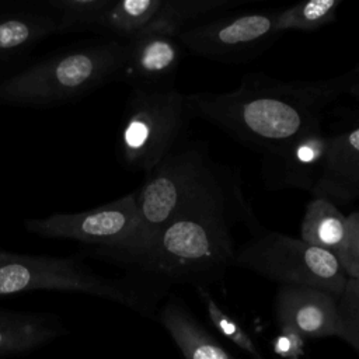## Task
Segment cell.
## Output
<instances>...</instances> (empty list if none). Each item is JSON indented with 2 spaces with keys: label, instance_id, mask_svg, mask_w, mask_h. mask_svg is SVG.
Segmentation results:
<instances>
[{
  "label": "cell",
  "instance_id": "obj_4",
  "mask_svg": "<svg viewBox=\"0 0 359 359\" xmlns=\"http://www.w3.org/2000/svg\"><path fill=\"white\" fill-rule=\"evenodd\" d=\"M231 185L199 146L184 143L170 153L146 174L143 184L135 191L150 251L161 229L178 212Z\"/></svg>",
  "mask_w": 359,
  "mask_h": 359
},
{
  "label": "cell",
  "instance_id": "obj_27",
  "mask_svg": "<svg viewBox=\"0 0 359 359\" xmlns=\"http://www.w3.org/2000/svg\"><path fill=\"white\" fill-rule=\"evenodd\" d=\"M1 251H3V250H1V248H0V252H1Z\"/></svg>",
  "mask_w": 359,
  "mask_h": 359
},
{
  "label": "cell",
  "instance_id": "obj_5",
  "mask_svg": "<svg viewBox=\"0 0 359 359\" xmlns=\"http://www.w3.org/2000/svg\"><path fill=\"white\" fill-rule=\"evenodd\" d=\"M191 114L175 87L132 90L116 140L121 163L147 174L185 143Z\"/></svg>",
  "mask_w": 359,
  "mask_h": 359
},
{
  "label": "cell",
  "instance_id": "obj_25",
  "mask_svg": "<svg viewBox=\"0 0 359 359\" xmlns=\"http://www.w3.org/2000/svg\"><path fill=\"white\" fill-rule=\"evenodd\" d=\"M348 93H351L353 97H356V98L359 100V79L351 86V88H349Z\"/></svg>",
  "mask_w": 359,
  "mask_h": 359
},
{
  "label": "cell",
  "instance_id": "obj_14",
  "mask_svg": "<svg viewBox=\"0 0 359 359\" xmlns=\"http://www.w3.org/2000/svg\"><path fill=\"white\" fill-rule=\"evenodd\" d=\"M56 34L50 11L0 10V65L10 63Z\"/></svg>",
  "mask_w": 359,
  "mask_h": 359
},
{
  "label": "cell",
  "instance_id": "obj_10",
  "mask_svg": "<svg viewBox=\"0 0 359 359\" xmlns=\"http://www.w3.org/2000/svg\"><path fill=\"white\" fill-rule=\"evenodd\" d=\"M331 135L313 128L282 149L262 154V180L268 189H300L311 194L325 164Z\"/></svg>",
  "mask_w": 359,
  "mask_h": 359
},
{
  "label": "cell",
  "instance_id": "obj_24",
  "mask_svg": "<svg viewBox=\"0 0 359 359\" xmlns=\"http://www.w3.org/2000/svg\"><path fill=\"white\" fill-rule=\"evenodd\" d=\"M304 339L294 330L280 327L279 334L272 341V348L283 359H299L304 352Z\"/></svg>",
  "mask_w": 359,
  "mask_h": 359
},
{
  "label": "cell",
  "instance_id": "obj_17",
  "mask_svg": "<svg viewBox=\"0 0 359 359\" xmlns=\"http://www.w3.org/2000/svg\"><path fill=\"white\" fill-rule=\"evenodd\" d=\"M348 236V216L328 199L313 198L304 210L300 227V240L325 250L335 257Z\"/></svg>",
  "mask_w": 359,
  "mask_h": 359
},
{
  "label": "cell",
  "instance_id": "obj_2",
  "mask_svg": "<svg viewBox=\"0 0 359 359\" xmlns=\"http://www.w3.org/2000/svg\"><path fill=\"white\" fill-rule=\"evenodd\" d=\"M231 217L245 222L252 234L264 230L241 191L233 184L178 212L161 229L139 271L167 282L205 286L234 264Z\"/></svg>",
  "mask_w": 359,
  "mask_h": 359
},
{
  "label": "cell",
  "instance_id": "obj_26",
  "mask_svg": "<svg viewBox=\"0 0 359 359\" xmlns=\"http://www.w3.org/2000/svg\"><path fill=\"white\" fill-rule=\"evenodd\" d=\"M353 70H355V73H356V74H358V76H359V65H358V67H355V69H353Z\"/></svg>",
  "mask_w": 359,
  "mask_h": 359
},
{
  "label": "cell",
  "instance_id": "obj_8",
  "mask_svg": "<svg viewBox=\"0 0 359 359\" xmlns=\"http://www.w3.org/2000/svg\"><path fill=\"white\" fill-rule=\"evenodd\" d=\"M34 290L86 293L136 307V290L125 282L101 276L72 257L0 252V297Z\"/></svg>",
  "mask_w": 359,
  "mask_h": 359
},
{
  "label": "cell",
  "instance_id": "obj_18",
  "mask_svg": "<svg viewBox=\"0 0 359 359\" xmlns=\"http://www.w3.org/2000/svg\"><path fill=\"white\" fill-rule=\"evenodd\" d=\"M158 4L160 0H111L98 20L97 29L126 41L153 28Z\"/></svg>",
  "mask_w": 359,
  "mask_h": 359
},
{
  "label": "cell",
  "instance_id": "obj_6",
  "mask_svg": "<svg viewBox=\"0 0 359 359\" xmlns=\"http://www.w3.org/2000/svg\"><path fill=\"white\" fill-rule=\"evenodd\" d=\"M24 226L29 233L45 238L95 245L107 257L136 268H140L150 254L135 191L90 210L57 212L41 219H27Z\"/></svg>",
  "mask_w": 359,
  "mask_h": 359
},
{
  "label": "cell",
  "instance_id": "obj_22",
  "mask_svg": "<svg viewBox=\"0 0 359 359\" xmlns=\"http://www.w3.org/2000/svg\"><path fill=\"white\" fill-rule=\"evenodd\" d=\"M339 338L352 345L359 353V278H348L338 297Z\"/></svg>",
  "mask_w": 359,
  "mask_h": 359
},
{
  "label": "cell",
  "instance_id": "obj_21",
  "mask_svg": "<svg viewBox=\"0 0 359 359\" xmlns=\"http://www.w3.org/2000/svg\"><path fill=\"white\" fill-rule=\"evenodd\" d=\"M196 289H198V293L206 307V313H208L212 324L216 327V330L222 335H224L227 339L234 342L238 348L245 351L251 356V359H262L254 341L241 328V325H238V323L236 320H233L229 314H226L222 310V307L215 302V299L212 297L209 290L203 285L196 286Z\"/></svg>",
  "mask_w": 359,
  "mask_h": 359
},
{
  "label": "cell",
  "instance_id": "obj_16",
  "mask_svg": "<svg viewBox=\"0 0 359 359\" xmlns=\"http://www.w3.org/2000/svg\"><path fill=\"white\" fill-rule=\"evenodd\" d=\"M161 323L185 359H234L180 304L170 302L161 311Z\"/></svg>",
  "mask_w": 359,
  "mask_h": 359
},
{
  "label": "cell",
  "instance_id": "obj_15",
  "mask_svg": "<svg viewBox=\"0 0 359 359\" xmlns=\"http://www.w3.org/2000/svg\"><path fill=\"white\" fill-rule=\"evenodd\" d=\"M59 334L55 317L0 309V356L27 352Z\"/></svg>",
  "mask_w": 359,
  "mask_h": 359
},
{
  "label": "cell",
  "instance_id": "obj_12",
  "mask_svg": "<svg viewBox=\"0 0 359 359\" xmlns=\"http://www.w3.org/2000/svg\"><path fill=\"white\" fill-rule=\"evenodd\" d=\"M275 317L303 338L339 337L338 297L310 286L280 285L275 297Z\"/></svg>",
  "mask_w": 359,
  "mask_h": 359
},
{
  "label": "cell",
  "instance_id": "obj_3",
  "mask_svg": "<svg viewBox=\"0 0 359 359\" xmlns=\"http://www.w3.org/2000/svg\"><path fill=\"white\" fill-rule=\"evenodd\" d=\"M125 50V41L112 39L80 45L42 59L0 80V104L49 107L77 100L119 79Z\"/></svg>",
  "mask_w": 359,
  "mask_h": 359
},
{
  "label": "cell",
  "instance_id": "obj_1",
  "mask_svg": "<svg viewBox=\"0 0 359 359\" xmlns=\"http://www.w3.org/2000/svg\"><path fill=\"white\" fill-rule=\"evenodd\" d=\"M358 79L355 70L314 81H280L250 73L230 91L191 93L185 101L191 116L265 154L321 126L325 109Z\"/></svg>",
  "mask_w": 359,
  "mask_h": 359
},
{
  "label": "cell",
  "instance_id": "obj_9",
  "mask_svg": "<svg viewBox=\"0 0 359 359\" xmlns=\"http://www.w3.org/2000/svg\"><path fill=\"white\" fill-rule=\"evenodd\" d=\"M278 11H250L195 24L178 36L192 53L217 62H243L257 56L279 34Z\"/></svg>",
  "mask_w": 359,
  "mask_h": 359
},
{
  "label": "cell",
  "instance_id": "obj_20",
  "mask_svg": "<svg viewBox=\"0 0 359 359\" xmlns=\"http://www.w3.org/2000/svg\"><path fill=\"white\" fill-rule=\"evenodd\" d=\"M111 0H50L48 7L56 18V34L97 29L98 20Z\"/></svg>",
  "mask_w": 359,
  "mask_h": 359
},
{
  "label": "cell",
  "instance_id": "obj_11",
  "mask_svg": "<svg viewBox=\"0 0 359 359\" xmlns=\"http://www.w3.org/2000/svg\"><path fill=\"white\" fill-rule=\"evenodd\" d=\"M125 60L118 80L132 90L174 87L172 79L181 62V42L177 35L144 31L125 41Z\"/></svg>",
  "mask_w": 359,
  "mask_h": 359
},
{
  "label": "cell",
  "instance_id": "obj_7",
  "mask_svg": "<svg viewBox=\"0 0 359 359\" xmlns=\"http://www.w3.org/2000/svg\"><path fill=\"white\" fill-rule=\"evenodd\" d=\"M234 265L282 285L317 287L337 297L348 280L334 254L266 229L236 251Z\"/></svg>",
  "mask_w": 359,
  "mask_h": 359
},
{
  "label": "cell",
  "instance_id": "obj_23",
  "mask_svg": "<svg viewBox=\"0 0 359 359\" xmlns=\"http://www.w3.org/2000/svg\"><path fill=\"white\" fill-rule=\"evenodd\" d=\"M337 258L348 278H359V210L348 215V236Z\"/></svg>",
  "mask_w": 359,
  "mask_h": 359
},
{
  "label": "cell",
  "instance_id": "obj_13",
  "mask_svg": "<svg viewBox=\"0 0 359 359\" xmlns=\"http://www.w3.org/2000/svg\"><path fill=\"white\" fill-rule=\"evenodd\" d=\"M310 195L337 206L359 196V125L331 135L323 174Z\"/></svg>",
  "mask_w": 359,
  "mask_h": 359
},
{
  "label": "cell",
  "instance_id": "obj_19",
  "mask_svg": "<svg viewBox=\"0 0 359 359\" xmlns=\"http://www.w3.org/2000/svg\"><path fill=\"white\" fill-rule=\"evenodd\" d=\"M341 0H307L276 13V31H316L335 22Z\"/></svg>",
  "mask_w": 359,
  "mask_h": 359
}]
</instances>
